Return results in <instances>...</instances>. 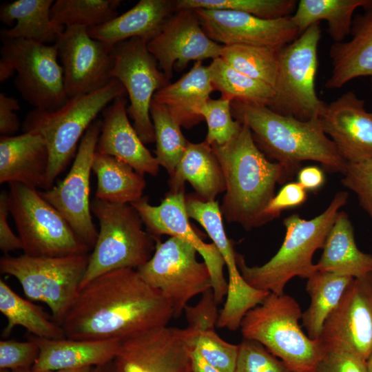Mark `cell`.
I'll list each match as a JSON object with an SVG mask.
<instances>
[{
  "instance_id": "22",
  "label": "cell",
  "mask_w": 372,
  "mask_h": 372,
  "mask_svg": "<svg viewBox=\"0 0 372 372\" xmlns=\"http://www.w3.org/2000/svg\"><path fill=\"white\" fill-rule=\"evenodd\" d=\"M102 113L96 152L123 161L142 176H157L160 165L129 121L125 96L114 99Z\"/></svg>"
},
{
  "instance_id": "17",
  "label": "cell",
  "mask_w": 372,
  "mask_h": 372,
  "mask_svg": "<svg viewBox=\"0 0 372 372\" xmlns=\"http://www.w3.org/2000/svg\"><path fill=\"white\" fill-rule=\"evenodd\" d=\"M54 44L68 99L94 92L113 79V46L92 38L87 28L65 27Z\"/></svg>"
},
{
  "instance_id": "27",
  "label": "cell",
  "mask_w": 372,
  "mask_h": 372,
  "mask_svg": "<svg viewBox=\"0 0 372 372\" xmlns=\"http://www.w3.org/2000/svg\"><path fill=\"white\" fill-rule=\"evenodd\" d=\"M189 182L196 195L205 201L215 200L225 192V181L221 166L211 145L188 142L187 148L169 179L167 194L185 192V182Z\"/></svg>"
},
{
  "instance_id": "10",
  "label": "cell",
  "mask_w": 372,
  "mask_h": 372,
  "mask_svg": "<svg viewBox=\"0 0 372 372\" xmlns=\"http://www.w3.org/2000/svg\"><path fill=\"white\" fill-rule=\"evenodd\" d=\"M1 39L0 81H5L16 71L15 87L34 109L53 111L61 108L68 98L56 45Z\"/></svg>"
},
{
  "instance_id": "30",
  "label": "cell",
  "mask_w": 372,
  "mask_h": 372,
  "mask_svg": "<svg viewBox=\"0 0 372 372\" xmlns=\"http://www.w3.org/2000/svg\"><path fill=\"white\" fill-rule=\"evenodd\" d=\"M53 0H16L3 4L0 9V19L11 28L2 29L1 39H22L52 45L65 28L56 26L51 20Z\"/></svg>"
},
{
  "instance_id": "50",
  "label": "cell",
  "mask_w": 372,
  "mask_h": 372,
  "mask_svg": "<svg viewBox=\"0 0 372 372\" xmlns=\"http://www.w3.org/2000/svg\"><path fill=\"white\" fill-rule=\"evenodd\" d=\"M298 183L306 191H316L324 183L323 171L316 165H310L300 169L297 173Z\"/></svg>"
},
{
  "instance_id": "56",
  "label": "cell",
  "mask_w": 372,
  "mask_h": 372,
  "mask_svg": "<svg viewBox=\"0 0 372 372\" xmlns=\"http://www.w3.org/2000/svg\"><path fill=\"white\" fill-rule=\"evenodd\" d=\"M371 90H372V76L371 77Z\"/></svg>"
},
{
  "instance_id": "15",
  "label": "cell",
  "mask_w": 372,
  "mask_h": 372,
  "mask_svg": "<svg viewBox=\"0 0 372 372\" xmlns=\"http://www.w3.org/2000/svg\"><path fill=\"white\" fill-rule=\"evenodd\" d=\"M324 351L372 354V272L353 278L326 320L318 339Z\"/></svg>"
},
{
  "instance_id": "43",
  "label": "cell",
  "mask_w": 372,
  "mask_h": 372,
  "mask_svg": "<svg viewBox=\"0 0 372 372\" xmlns=\"http://www.w3.org/2000/svg\"><path fill=\"white\" fill-rule=\"evenodd\" d=\"M234 372H292L260 342L243 338Z\"/></svg>"
},
{
  "instance_id": "1",
  "label": "cell",
  "mask_w": 372,
  "mask_h": 372,
  "mask_svg": "<svg viewBox=\"0 0 372 372\" xmlns=\"http://www.w3.org/2000/svg\"><path fill=\"white\" fill-rule=\"evenodd\" d=\"M172 318L171 302L136 269L123 268L80 288L61 325L67 338L121 342Z\"/></svg>"
},
{
  "instance_id": "42",
  "label": "cell",
  "mask_w": 372,
  "mask_h": 372,
  "mask_svg": "<svg viewBox=\"0 0 372 372\" xmlns=\"http://www.w3.org/2000/svg\"><path fill=\"white\" fill-rule=\"evenodd\" d=\"M231 103V100L223 97L209 99L198 110V114L207 123V133L205 141L210 145L227 143L241 130L242 125L232 116Z\"/></svg>"
},
{
  "instance_id": "54",
  "label": "cell",
  "mask_w": 372,
  "mask_h": 372,
  "mask_svg": "<svg viewBox=\"0 0 372 372\" xmlns=\"http://www.w3.org/2000/svg\"><path fill=\"white\" fill-rule=\"evenodd\" d=\"M0 372H34L31 369H3L0 370Z\"/></svg>"
},
{
  "instance_id": "31",
  "label": "cell",
  "mask_w": 372,
  "mask_h": 372,
  "mask_svg": "<svg viewBox=\"0 0 372 372\" xmlns=\"http://www.w3.org/2000/svg\"><path fill=\"white\" fill-rule=\"evenodd\" d=\"M92 170L97 178L95 198L131 204L143 197L146 187L143 176L123 161L96 152Z\"/></svg>"
},
{
  "instance_id": "13",
  "label": "cell",
  "mask_w": 372,
  "mask_h": 372,
  "mask_svg": "<svg viewBox=\"0 0 372 372\" xmlns=\"http://www.w3.org/2000/svg\"><path fill=\"white\" fill-rule=\"evenodd\" d=\"M147 41L132 38L113 46L112 79L118 80L129 96L127 113L133 126L144 144L155 142L150 106L154 94L170 84L158 68V61L149 52Z\"/></svg>"
},
{
  "instance_id": "8",
  "label": "cell",
  "mask_w": 372,
  "mask_h": 372,
  "mask_svg": "<svg viewBox=\"0 0 372 372\" xmlns=\"http://www.w3.org/2000/svg\"><path fill=\"white\" fill-rule=\"evenodd\" d=\"M90 255L34 257L6 255L0 259L2 273L14 277L30 300L45 303L61 324L80 289Z\"/></svg>"
},
{
  "instance_id": "28",
  "label": "cell",
  "mask_w": 372,
  "mask_h": 372,
  "mask_svg": "<svg viewBox=\"0 0 372 372\" xmlns=\"http://www.w3.org/2000/svg\"><path fill=\"white\" fill-rule=\"evenodd\" d=\"M214 91L208 66L197 61L178 81L157 91L153 100L165 105L180 127L189 129L203 120L198 110Z\"/></svg>"
},
{
  "instance_id": "53",
  "label": "cell",
  "mask_w": 372,
  "mask_h": 372,
  "mask_svg": "<svg viewBox=\"0 0 372 372\" xmlns=\"http://www.w3.org/2000/svg\"><path fill=\"white\" fill-rule=\"evenodd\" d=\"M94 367H85L76 369H68V370H62L56 371H50V372H93Z\"/></svg>"
},
{
  "instance_id": "20",
  "label": "cell",
  "mask_w": 372,
  "mask_h": 372,
  "mask_svg": "<svg viewBox=\"0 0 372 372\" xmlns=\"http://www.w3.org/2000/svg\"><path fill=\"white\" fill-rule=\"evenodd\" d=\"M195 10L206 34L223 45L240 44L280 50L300 35L291 16L265 19L233 10Z\"/></svg>"
},
{
  "instance_id": "7",
  "label": "cell",
  "mask_w": 372,
  "mask_h": 372,
  "mask_svg": "<svg viewBox=\"0 0 372 372\" xmlns=\"http://www.w3.org/2000/svg\"><path fill=\"white\" fill-rule=\"evenodd\" d=\"M90 209L99 220V230L80 288L112 271L137 269L155 249L154 238L143 229V223L132 205L94 198Z\"/></svg>"
},
{
  "instance_id": "52",
  "label": "cell",
  "mask_w": 372,
  "mask_h": 372,
  "mask_svg": "<svg viewBox=\"0 0 372 372\" xmlns=\"http://www.w3.org/2000/svg\"><path fill=\"white\" fill-rule=\"evenodd\" d=\"M93 372H116L114 367L113 361L105 364L94 367Z\"/></svg>"
},
{
  "instance_id": "38",
  "label": "cell",
  "mask_w": 372,
  "mask_h": 372,
  "mask_svg": "<svg viewBox=\"0 0 372 372\" xmlns=\"http://www.w3.org/2000/svg\"><path fill=\"white\" fill-rule=\"evenodd\" d=\"M120 0H56L50 11L52 22L57 27L102 25L116 17Z\"/></svg>"
},
{
  "instance_id": "55",
  "label": "cell",
  "mask_w": 372,
  "mask_h": 372,
  "mask_svg": "<svg viewBox=\"0 0 372 372\" xmlns=\"http://www.w3.org/2000/svg\"><path fill=\"white\" fill-rule=\"evenodd\" d=\"M367 370L368 372H372V354L367 360Z\"/></svg>"
},
{
  "instance_id": "3",
  "label": "cell",
  "mask_w": 372,
  "mask_h": 372,
  "mask_svg": "<svg viewBox=\"0 0 372 372\" xmlns=\"http://www.w3.org/2000/svg\"><path fill=\"white\" fill-rule=\"evenodd\" d=\"M233 117L247 125L264 154L282 165L292 178L302 161L321 163L342 174L347 163L323 132L319 118L302 121L275 112L267 106L231 103Z\"/></svg>"
},
{
  "instance_id": "4",
  "label": "cell",
  "mask_w": 372,
  "mask_h": 372,
  "mask_svg": "<svg viewBox=\"0 0 372 372\" xmlns=\"http://www.w3.org/2000/svg\"><path fill=\"white\" fill-rule=\"evenodd\" d=\"M347 192H338L327 209L306 220L298 214L284 219L285 236L276 254L260 266H248L236 254V262L244 280L252 287L276 294L284 293L287 282L298 276L308 278L318 269L313 263L314 253L322 249L327 236L341 207L348 201Z\"/></svg>"
},
{
  "instance_id": "47",
  "label": "cell",
  "mask_w": 372,
  "mask_h": 372,
  "mask_svg": "<svg viewBox=\"0 0 372 372\" xmlns=\"http://www.w3.org/2000/svg\"><path fill=\"white\" fill-rule=\"evenodd\" d=\"M307 191L298 183H286L270 200L265 210L268 222L278 218L285 209L302 205L307 200Z\"/></svg>"
},
{
  "instance_id": "5",
  "label": "cell",
  "mask_w": 372,
  "mask_h": 372,
  "mask_svg": "<svg viewBox=\"0 0 372 372\" xmlns=\"http://www.w3.org/2000/svg\"><path fill=\"white\" fill-rule=\"evenodd\" d=\"M123 84L113 79L94 92L70 98L59 109L48 111L34 109L24 118L22 129L33 132L44 139L49 152L45 189L66 168L77 145L97 115L119 96H126Z\"/></svg>"
},
{
  "instance_id": "18",
  "label": "cell",
  "mask_w": 372,
  "mask_h": 372,
  "mask_svg": "<svg viewBox=\"0 0 372 372\" xmlns=\"http://www.w3.org/2000/svg\"><path fill=\"white\" fill-rule=\"evenodd\" d=\"M138 211L147 231L153 237L169 235L191 244L203 257L211 280L218 304L226 298L228 282L223 273L225 261L215 245L205 242L192 227L185 206V192L167 194L159 205H152L146 197L131 203Z\"/></svg>"
},
{
  "instance_id": "46",
  "label": "cell",
  "mask_w": 372,
  "mask_h": 372,
  "mask_svg": "<svg viewBox=\"0 0 372 372\" xmlns=\"http://www.w3.org/2000/svg\"><path fill=\"white\" fill-rule=\"evenodd\" d=\"M314 372H368L367 360L347 351H325Z\"/></svg>"
},
{
  "instance_id": "14",
  "label": "cell",
  "mask_w": 372,
  "mask_h": 372,
  "mask_svg": "<svg viewBox=\"0 0 372 372\" xmlns=\"http://www.w3.org/2000/svg\"><path fill=\"white\" fill-rule=\"evenodd\" d=\"M101 129V121L95 120L81 139L74 163L63 180L39 192L90 249L94 247L99 234L92 221L89 196L90 174Z\"/></svg>"
},
{
  "instance_id": "25",
  "label": "cell",
  "mask_w": 372,
  "mask_h": 372,
  "mask_svg": "<svg viewBox=\"0 0 372 372\" xmlns=\"http://www.w3.org/2000/svg\"><path fill=\"white\" fill-rule=\"evenodd\" d=\"M351 39L334 43L329 50L332 71L324 87H342L353 79L372 76V6L356 15L351 29Z\"/></svg>"
},
{
  "instance_id": "35",
  "label": "cell",
  "mask_w": 372,
  "mask_h": 372,
  "mask_svg": "<svg viewBox=\"0 0 372 372\" xmlns=\"http://www.w3.org/2000/svg\"><path fill=\"white\" fill-rule=\"evenodd\" d=\"M208 68L214 90L219 91L221 97L251 105H270L274 91L269 85L240 72L220 57L213 59Z\"/></svg>"
},
{
  "instance_id": "23",
  "label": "cell",
  "mask_w": 372,
  "mask_h": 372,
  "mask_svg": "<svg viewBox=\"0 0 372 372\" xmlns=\"http://www.w3.org/2000/svg\"><path fill=\"white\" fill-rule=\"evenodd\" d=\"M49 152L43 137L33 132L0 137V183L45 189Z\"/></svg>"
},
{
  "instance_id": "2",
  "label": "cell",
  "mask_w": 372,
  "mask_h": 372,
  "mask_svg": "<svg viewBox=\"0 0 372 372\" xmlns=\"http://www.w3.org/2000/svg\"><path fill=\"white\" fill-rule=\"evenodd\" d=\"M211 147L225 181L220 206L223 217L246 230L268 223L265 210L275 196L276 185L291 179L285 168L267 158L245 125L229 142Z\"/></svg>"
},
{
  "instance_id": "6",
  "label": "cell",
  "mask_w": 372,
  "mask_h": 372,
  "mask_svg": "<svg viewBox=\"0 0 372 372\" xmlns=\"http://www.w3.org/2000/svg\"><path fill=\"white\" fill-rule=\"evenodd\" d=\"M302 312L291 296L270 293L249 311L240 323L243 338L263 344L292 372H314L325 351L299 324Z\"/></svg>"
},
{
  "instance_id": "29",
  "label": "cell",
  "mask_w": 372,
  "mask_h": 372,
  "mask_svg": "<svg viewBox=\"0 0 372 372\" xmlns=\"http://www.w3.org/2000/svg\"><path fill=\"white\" fill-rule=\"evenodd\" d=\"M318 270L357 278L372 272V255L356 245L348 214L340 211L327 236Z\"/></svg>"
},
{
  "instance_id": "34",
  "label": "cell",
  "mask_w": 372,
  "mask_h": 372,
  "mask_svg": "<svg viewBox=\"0 0 372 372\" xmlns=\"http://www.w3.org/2000/svg\"><path fill=\"white\" fill-rule=\"evenodd\" d=\"M353 278L317 270L308 278L306 291L310 296L309 307L302 313V326L308 337L318 340L323 325L339 303Z\"/></svg>"
},
{
  "instance_id": "19",
  "label": "cell",
  "mask_w": 372,
  "mask_h": 372,
  "mask_svg": "<svg viewBox=\"0 0 372 372\" xmlns=\"http://www.w3.org/2000/svg\"><path fill=\"white\" fill-rule=\"evenodd\" d=\"M147 47L170 81L174 70L182 71L192 61L220 57L223 45L206 34L195 10L185 9L176 11Z\"/></svg>"
},
{
  "instance_id": "44",
  "label": "cell",
  "mask_w": 372,
  "mask_h": 372,
  "mask_svg": "<svg viewBox=\"0 0 372 372\" xmlns=\"http://www.w3.org/2000/svg\"><path fill=\"white\" fill-rule=\"evenodd\" d=\"M342 174L343 186L356 194L360 205L372 219V158L347 163Z\"/></svg>"
},
{
  "instance_id": "32",
  "label": "cell",
  "mask_w": 372,
  "mask_h": 372,
  "mask_svg": "<svg viewBox=\"0 0 372 372\" xmlns=\"http://www.w3.org/2000/svg\"><path fill=\"white\" fill-rule=\"evenodd\" d=\"M371 6L372 0H300L291 19L300 34L313 24L326 21L329 36L334 43H340L351 32L355 10Z\"/></svg>"
},
{
  "instance_id": "21",
  "label": "cell",
  "mask_w": 372,
  "mask_h": 372,
  "mask_svg": "<svg viewBox=\"0 0 372 372\" xmlns=\"http://www.w3.org/2000/svg\"><path fill=\"white\" fill-rule=\"evenodd\" d=\"M319 121L347 163L372 158V112L355 93L348 91L329 103H324Z\"/></svg>"
},
{
  "instance_id": "12",
  "label": "cell",
  "mask_w": 372,
  "mask_h": 372,
  "mask_svg": "<svg viewBox=\"0 0 372 372\" xmlns=\"http://www.w3.org/2000/svg\"><path fill=\"white\" fill-rule=\"evenodd\" d=\"M154 238V254L136 270L171 302L178 318L192 298L211 289L209 270L197 260V250L187 242L176 237L164 242Z\"/></svg>"
},
{
  "instance_id": "16",
  "label": "cell",
  "mask_w": 372,
  "mask_h": 372,
  "mask_svg": "<svg viewBox=\"0 0 372 372\" xmlns=\"http://www.w3.org/2000/svg\"><path fill=\"white\" fill-rule=\"evenodd\" d=\"M185 329L154 327L120 342L113 360L116 372H192Z\"/></svg>"
},
{
  "instance_id": "39",
  "label": "cell",
  "mask_w": 372,
  "mask_h": 372,
  "mask_svg": "<svg viewBox=\"0 0 372 372\" xmlns=\"http://www.w3.org/2000/svg\"><path fill=\"white\" fill-rule=\"evenodd\" d=\"M150 116L153 123L156 142V159L172 176L188 144L168 109L152 100Z\"/></svg>"
},
{
  "instance_id": "26",
  "label": "cell",
  "mask_w": 372,
  "mask_h": 372,
  "mask_svg": "<svg viewBox=\"0 0 372 372\" xmlns=\"http://www.w3.org/2000/svg\"><path fill=\"white\" fill-rule=\"evenodd\" d=\"M175 12L174 0H140L127 12L102 25L87 28V32L92 38L111 46L136 37L148 42Z\"/></svg>"
},
{
  "instance_id": "24",
  "label": "cell",
  "mask_w": 372,
  "mask_h": 372,
  "mask_svg": "<svg viewBox=\"0 0 372 372\" xmlns=\"http://www.w3.org/2000/svg\"><path fill=\"white\" fill-rule=\"evenodd\" d=\"M39 348L32 370L50 372L85 367H96L113 361L120 341L84 340L70 338L45 339L31 335Z\"/></svg>"
},
{
  "instance_id": "48",
  "label": "cell",
  "mask_w": 372,
  "mask_h": 372,
  "mask_svg": "<svg viewBox=\"0 0 372 372\" xmlns=\"http://www.w3.org/2000/svg\"><path fill=\"white\" fill-rule=\"evenodd\" d=\"M9 214L8 192L2 190L0 194V249L5 254L23 248L19 236L14 234L8 223Z\"/></svg>"
},
{
  "instance_id": "36",
  "label": "cell",
  "mask_w": 372,
  "mask_h": 372,
  "mask_svg": "<svg viewBox=\"0 0 372 372\" xmlns=\"http://www.w3.org/2000/svg\"><path fill=\"white\" fill-rule=\"evenodd\" d=\"M189 218L196 220L206 231L220 253L229 274V281L235 282L241 274L236 262V254L227 238L223 223L220 207L217 201H205L197 195L185 196Z\"/></svg>"
},
{
  "instance_id": "45",
  "label": "cell",
  "mask_w": 372,
  "mask_h": 372,
  "mask_svg": "<svg viewBox=\"0 0 372 372\" xmlns=\"http://www.w3.org/2000/svg\"><path fill=\"white\" fill-rule=\"evenodd\" d=\"M39 354L37 343L28 337V340L0 341V370L32 369Z\"/></svg>"
},
{
  "instance_id": "41",
  "label": "cell",
  "mask_w": 372,
  "mask_h": 372,
  "mask_svg": "<svg viewBox=\"0 0 372 372\" xmlns=\"http://www.w3.org/2000/svg\"><path fill=\"white\" fill-rule=\"evenodd\" d=\"M188 342L210 364L223 372H234L236 364L238 344L223 340L215 327L198 331L185 328Z\"/></svg>"
},
{
  "instance_id": "37",
  "label": "cell",
  "mask_w": 372,
  "mask_h": 372,
  "mask_svg": "<svg viewBox=\"0 0 372 372\" xmlns=\"http://www.w3.org/2000/svg\"><path fill=\"white\" fill-rule=\"evenodd\" d=\"M280 50L248 45H223L220 58L240 72L273 87Z\"/></svg>"
},
{
  "instance_id": "51",
  "label": "cell",
  "mask_w": 372,
  "mask_h": 372,
  "mask_svg": "<svg viewBox=\"0 0 372 372\" xmlns=\"http://www.w3.org/2000/svg\"><path fill=\"white\" fill-rule=\"evenodd\" d=\"M192 372H223L207 362L197 350L192 353Z\"/></svg>"
},
{
  "instance_id": "33",
  "label": "cell",
  "mask_w": 372,
  "mask_h": 372,
  "mask_svg": "<svg viewBox=\"0 0 372 372\" xmlns=\"http://www.w3.org/2000/svg\"><path fill=\"white\" fill-rule=\"evenodd\" d=\"M0 311L7 324L2 335L7 337L12 329L21 326L31 335L45 339H63L65 333L61 324L52 316L30 300L15 293L3 280H0Z\"/></svg>"
},
{
  "instance_id": "49",
  "label": "cell",
  "mask_w": 372,
  "mask_h": 372,
  "mask_svg": "<svg viewBox=\"0 0 372 372\" xmlns=\"http://www.w3.org/2000/svg\"><path fill=\"white\" fill-rule=\"evenodd\" d=\"M20 109L19 101L4 93L0 94V133L1 136H12L19 128L16 112Z\"/></svg>"
},
{
  "instance_id": "11",
  "label": "cell",
  "mask_w": 372,
  "mask_h": 372,
  "mask_svg": "<svg viewBox=\"0 0 372 372\" xmlns=\"http://www.w3.org/2000/svg\"><path fill=\"white\" fill-rule=\"evenodd\" d=\"M320 38L316 23L280 50L274 96L268 106L275 112L302 121L319 118L324 103L315 89Z\"/></svg>"
},
{
  "instance_id": "9",
  "label": "cell",
  "mask_w": 372,
  "mask_h": 372,
  "mask_svg": "<svg viewBox=\"0 0 372 372\" xmlns=\"http://www.w3.org/2000/svg\"><path fill=\"white\" fill-rule=\"evenodd\" d=\"M8 205L22 242L23 254L56 257L85 254L91 249L59 212L34 188L10 183Z\"/></svg>"
},
{
  "instance_id": "40",
  "label": "cell",
  "mask_w": 372,
  "mask_h": 372,
  "mask_svg": "<svg viewBox=\"0 0 372 372\" xmlns=\"http://www.w3.org/2000/svg\"><path fill=\"white\" fill-rule=\"evenodd\" d=\"M175 10L211 9L242 12L265 19H276L296 10L295 0H174Z\"/></svg>"
}]
</instances>
